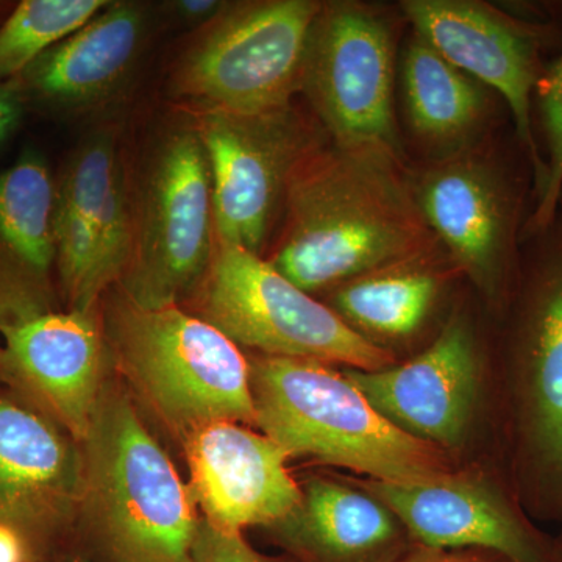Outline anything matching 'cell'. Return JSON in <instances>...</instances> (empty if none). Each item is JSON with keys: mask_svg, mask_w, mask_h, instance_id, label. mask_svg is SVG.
Listing matches in <instances>:
<instances>
[{"mask_svg": "<svg viewBox=\"0 0 562 562\" xmlns=\"http://www.w3.org/2000/svg\"><path fill=\"white\" fill-rule=\"evenodd\" d=\"M273 268L302 291L438 250L401 151L382 144H324L299 166Z\"/></svg>", "mask_w": 562, "mask_h": 562, "instance_id": "cell-1", "label": "cell"}, {"mask_svg": "<svg viewBox=\"0 0 562 562\" xmlns=\"http://www.w3.org/2000/svg\"><path fill=\"white\" fill-rule=\"evenodd\" d=\"M249 368L255 424L288 457L317 458L390 483L450 472L442 449L392 425L325 362L265 355Z\"/></svg>", "mask_w": 562, "mask_h": 562, "instance_id": "cell-2", "label": "cell"}, {"mask_svg": "<svg viewBox=\"0 0 562 562\" xmlns=\"http://www.w3.org/2000/svg\"><path fill=\"white\" fill-rule=\"evenodd\" d=\"M508 338L509 414L520 501L541 517L562 516V205L527 239Z\"/></svg>", "mask_w": 562, "mask_h": 562, "instance_id": "cell-3", "label": "cell"}, {"mask_svg": "<svg viewBox=\"0 0 562 562\" xmlns=\"http://www.w3.org/2000/svg\"><path fill=\"white\" fill-rule=\"evenodd\" d=\"M88 446V484L114 562H194L191 490L127 397L101 395Z\"/></svg>", "mask_w": 562, "mask_h": 562, "instance_id": "cell-4", "label": "cell"}, {"mask_svg": "<svg viewBox=\"0 0 562 562\" xmlns=\"http://www.w3.org/2000/svg\"><path fill=\"white\" fill-rule=\"evenodd\" d=\"M109 322L122 364L177 428L255 424L249 362L209 321L177 305L144 308L124 292Z\"/></svg>", "mask_w": 562, "mask_h": 562, "instance_id": "cell-5", "label": "cell"}, {"mask_svg": "<svg viewBox=\"0 0 562 562\" xmlns=\"http://www.w3.org/2000/svg\"><path fill=\"white\" fill-rule=\"evenodd\" d=\"M201 306L203 319L266 357L342 362L361 371L394 364L391 351L243 247L216 241L202 279Z\"/></svg>", "mask_w": 562, "mask_h": 562, "instance_id": "cell-6", "label": "cell"}, {"mask_svg": "<svg viewBox=\"0 0 562 562\" xmlns=\"http://www.w3.org/2000/svg\"><path fill=\"white\" fill-rule=\"evenodd\" d=\"M321 9L316 0H258L222 10L181 60L177 91L231 113L291 105Z\"/></svg>", "mask_w": 562, "mask_h": 562, "instance_id": "cell-7", "label": "cell"}, {"mask_svg": "<svg viewBox=\"0 0 562 562\" xmlns=\"http://www.w3.org/2000/svg\"><path fill=\"white\" fill-rule=\"evenodd\" d=\"M413 183L422 216L450 262L487 301L505 305L519 279L531 181L502 155L473 146L439 158Z\"/></svg>", "mask_w": 562, "mask_h": 562, "instance_id": "cell-8", "label": "cell"}, {"mask_svg": "<svg viewBox=\"0 0 562 562\" xmlns=\"http://www.w3.org/2000/svg\"><path fill=\"white\" fill-rule=\"evenodd\" d=\"M133 217L125 295L144 308L177 305L201 283L216 247L213 180L192 125L162 139Z\"/></svg>", "mask_w": 562, "mask_h": 562, "instance_id": "cell-9", "label": "cell"}, {"mask_svg": "<svg viewBox=\"0 0 562 562\" xmlns=\"http://www.w3.org/2000/svg\"><path fill=\"white\" fill-rule=\"evenodd\" d=\"M192 127L209 158L216 241L260 255L292 177L324 139L292 105L250 114L203 109Z\"/></svg>", "mask_w": 562, "mask_h": 562, "instance_id": "cell-10", "label": "cell"}, {"mask_svg": "<svg viewBox=\"0 0 562 562\" xmlns=\"http://www.w3.org/2000/svg\"><path fill=\"white\" fill-rule=\"evenodd\" d=\"M394 87L395 41L386 16L361 2L322 3L301 91L331 143L382 144L402 154Z\"/></svg>", "mask_w": 562, "mask_h": 562, "instance_id": "cell-11", "label": "cell"}, {"mask_svg": "<svg viewBox=\"0 0 562 562\" xmlns=\"http://www.w3.org/2000/svg\"><path fill=\"white\" fill-rule=\"evenodd\" d=\"M414 33L462 72L497 92L532 169V198L546 180V162L532 124V95L543 72V27L473 0H405Z\"/></svg>", "mask_w": 562, "mask_h": 562, "instance_id": "cell-12", "label": "cell"}, {"mask_svg": "<svg viewBox=\"0 0 562 562\" xmlns=\"http://www.w3.org/2000/svg\"><path fill=\"white\" fill-rule=\"evenodd\" d=\"M382 501L422 549L476 550L506 562H560L501 487L484 479L443 473L417 483L371 480Z\"/></svg>", "mask_w": 562, "mask_h": 562, "instance_id": "cell-13", "label": "cell"}, {"mask_svg": "<svg viewBox=\"0 0 562 562\" xmlns=\"http://www.w3.org/2000/svg\"><path fill=\"white\" fill-rule=\"evenodd\" d=\"M342 373L392 425L450 449L464 441L471 427L482 360L471 325L458 316L412 361L376 371L347 368Z\"/></svg>", "mask_w": 562, "mask_h": 562, "instance_id": "cell-14", "label": "cell"}, {"mask_svg": "<svg viewBox=\"0 0 562 562\" xmlns=\"http://www.w3.org/2000/svg\"><path fill=\"white\" fill-rule=\"evenodd\" d=\"M191 494L205 520L221 531L286 519L302 490L286 468L288 454L266 435L236 424L213 422L187 432Z\"/></svg>", "mask_w": 562, "mask_h": 562, "instance_id": "cell-15", "label": "cell"}, {"mask_svg": "<svg viewBox=\"0 0 562 562\" xmlns=\"http://www.w3.org/2000/svg\"><path fill=\"white\" fill-rule=\"evenodd\" d=\"M91 312L36 314L7 328L14 364L79 438H87L99 398L103 342Z\"/></svg>", "mask_w": 562, "mask_h": 562, "instance_id": "cell-16", "label": "cell"}, {"mask_svg": "<svg viewBox=\"0 0 562 562\" xmlns=\"http://www.w3.org/2000/svg\"><path fill=\"white\" fill-rule=\"evenodd\" d=\"M281 539L313 562H401L409 536L371 492L312 479L301 503L273 525Z\"/></svg>", "mask_w": 562, "mask_h": 562, "instance_id": "cell-17", "label": "cell"}, {"mask_svg": "<svg viewBox=\"0 0 562 562\" xmlns=\"http://www.w3.org/2000/svg\"><path fill=\"white\" fill-rule=\"evenodd\" d=\"M143 10L110 2L87 25L52 47L25 70L31 90L68 109L94 105L124 81L143 43Z\"/></svg>", "mask_w": 562, "mask_h": 562, "instance_id": "cell-18", "label": "cell"}, {"mask_svg": "<svg viewBox=\"0 0 562 562\" xmlns=\"http://www.w3.org/2000/svg\"><path fill=\"white\" fill-rule=\"evenodd\" d=\"M490 88L414 33L402 57V92L409 127L439 158L471 149L491 120Z\"/></svg>", "mask_w": 562, "mask_h": 562, "instance_id": "cell-19", "label": "cell"}, {"mask_svg": "<svg viewBox=\"0 0 562 562\" xmlns=\"http://www.w3.org/2000/svg\"><path fill=\"white\" fill-rule=\"evenodd\" d=\"M124 172L111 132L95 133L70 158L55 210V247L63 284L76 312H91L95 235L106 195Z\"/></svg>", "mask_w": 562, "mask_h": 562, "instance_id": "cell-20", "label": "cell"}, {"mask_svg": "<svg viewBox=\"0 0 562 562\" xmlns=\"http://www.w3.org/2000/svg\"><path fill=\"white\" fill-rule=\"evenodd\" d=\"M436 251L384 266L339 284L333 312L368 338L403 339L420 330L443 288ZM369 339V338H368Z\"/></svg>", "mask_w": 562, "mask_h": 562, "instance_id": "cell-21", "label": "cell"}, {"mask_svg": "<svg viewBox=\"0 0 562 562\" xmlns=\"http://www.w3.org/2000/svg\"><path fill=\"white\" fill-rule=\"evenodd\" d=\"M77 465L60 435L40 416L0 402V505H31L70 495Z\"/></svg>", "mask_w": 562, "mask_h": 562, "instance_id": "cell-22", "label": "cell"}, {"mask_svg": "<svg viewBox=\"0 0 562 562\" xmlns=\"http://www.w3.org/2000/svg\"><path fill=\"white\" fill-rule=\"evenodd\" d=\"M55 210L57 188L38 155H22L0 173V243L35 273L57 258Z\"/></svg>", "mask_w": 562, "mask_h": 562, "instance_id": "cell-23", "label": "cell"}, {"mask_svg": "<svg viewBox=\"0 0 562 562\" xmlns=\"http://www.w3.org/2000/svg\"><path fill=\"white\" fill-rule=\"evenodd\" d=\"M109 0H24L0 25V79L20 76L101 13Z\"/></svg>", "mask_w": 562, "mask_h": 562, "instance_id": "cell-24", "label": "cell"}, {"mask_svg": "<svg viewBox=\"0 0 562 562\" xmlns=\"http://www.w3.org/2000/svg\"><path fill=\"white\" fill-rule=\"evenodd\" d=\"M535 94L546 140V180L532 198L535 203L525 221L522 241L550 228L562 205V54L550 68L543 69Z\"/></svg>", "mask_w": 562, "mask_h": 562, "instance_id": "cell-25", "label": "cell"}, {"mask_svg": "<svg viewBox=\"0 0 562 562\" xmlns=\"http://www.w3.org/2000/svg\"><path fill=\"white\" fill-rule=\"evenodd\" d=\"M194 562H277L262 557L244 541L239 532H227L211 527L206 520L199 525L198 538L192 550Z\"/></svg>", "mask_w": 562, "mask_h": 562, "instance_id": "cell-26", "label": "cell"}, {"mask_svg": "<svg viewBox=\"0 0 562 562\" xmlns=\"http://www.w3.org/2000/svg\"><path fill=\"white\" fill-rule=\"evenodd\" d=\"M401 562H506L495 554L475 550H431L416 547Z\"/></svg>", "mask_w": 562, "mask_h": 562, "instance_id": "cell-27", "label": "cell"}, {"mask_svg": "<svg viewBox=\"0 0 562 562\" xmlns=\"http://www.w3.org/2000/svg\"><path fill=\"white\" fill-rule=\"evenodd\" d=\"M222 5L224 3L216 2V0H181L176 3V10L183 20H214L225 9Z\"/></svg>", "mask_w": 562, "mask_h": 562, "instance_id": "cell-28", "label": "cell"}, {"mask_svg": "<svg viewBox=\"0 0 562 562\" xmlns=\"http://www.w3.org/2000/svg\"><path fill=\"white\" fill-rule=\"evenodd\" d=\"M21 106L16 95L9 88L0 85V143L16 127L20 121Z\"/></svg>", "mask_w": 562, "mask_h": 562, "instance_id": "cell-29", "label": "cell"}, {"mask_svg": "<svg viewBox=\"0 0 562 562\" xmlns=\"http://www.w3.org/2000/svg\"><path fill=\"white\" fill-rule=\"evenodd\" d=\"M24 550L13 528L0 525V562H22Z\"/></svg>", "mask_w": 562, "mask_h": 562, "instance_id": "cell-30", "label": "cell"}, {"mask_svg": "<svg viewBox=\"0 0 562 562\" xmlns=\"http://www.w3.org/2000/svg\"><path fill=\"white\" fill-rule=\"evenodd\" d=\"M557 553H558V560H560V562H562V538H561L560 546L557 547Z\"/></svg>", "mask_w": 562, "mask_h": 562, "instance_id": "cell-31", "label": "cell"}]
</instances>
